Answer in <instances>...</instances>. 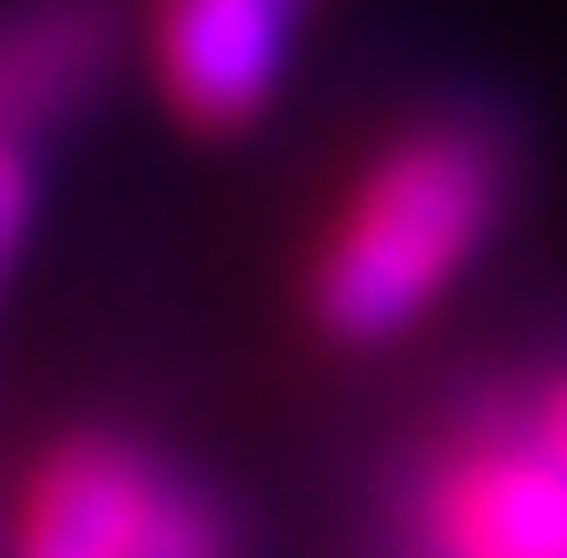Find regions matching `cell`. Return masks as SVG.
<instances>
[{
  "label": "cell",
  "mask_w": 567,
  "mask_h": 558,
  "mask_svg": "<svg viewBox=\"0 0 567 558\" xmlns=\"http://www.w3.org/2000/svg\"><path fill=\"white\" fill-rule=\"evenodd\" d=\"M509 209V134L443 117L401 134L368 175L318 259V326L351 350H384L476 267Z\"/></svg>",
  "instance_id": "1"
},
{
  "label": "cell",
  "mask_w": 567,
  "mask_h": 558,
  "mask_svg": "<svg viewBox=\"0 0 567 558\" xmlns=\"http://www.w3.org/2000/svg\"><path fill=\"white\" fill-rule=\"evenodd\" d=\"M9 558H243V525L209 475L92 425L34 467Z\"/></svg>",
  "instance_id": "2"
},
{
  "label": "cell",
  "mask_w": 567,
  "mask_h": 558,
  "mask_svg": "<svg viewBox=\"0 0 567 558\" xmlns=\"http://www.w3.org/2000/svg\"><path fill=\"white\" fill-rule=\"evenodd\" d=\"M425 558H567V451L543 417H501L434 467Z\"/></svg>",
  "instance_id": "3"
},
{
  "label": "cell",
  "mask_w": 567,
  "mask_h": 558,
  "mask_svg": "<svg viewBox=\"0 0 567 558\" xmlns=\"http://www.w3.org/2000/svg\"><path fill=\"white\" fill-rule=\"evenodd\" d=\"M301 0H159L151 59L184 125H250L284 84Z\"/></svg>",
  "instance_id": "4"
},
{
  "label": "cell",
  "mask_w": 567,
  "mask_h": 558,
  "mask_svg": "<svg viewBox=\"0 0 567 558\" xmlns=\"http://www.w3.org/2000/svg\"><path fill=\"white\" fill-rule=\"evenodd\" d=\"M117 0H18L0 9V142H34L117 68Z\"/></svg>",
  "instance_id": "5"
},
{
  "label": "cell",
  "mask_w": 567,
  "mask_h": 558,
  "mask_svg": "<svg viewBox=\"0 0 567 558\" xmlns=\"http://www.w3.org/2000/svg\"><path fill=\"white\" fill-rule=\"evenodd\" d=\"M25 226H34V151H25V142H0V276L18 259Z\"/></svg>",
  "instance_id": "6"
},
{
  "label": "cell",
  "mask_w": 567,
  "mask_h": 558,
  "mask_svg": "<svg viewBox=\"0 0 567 558\" xmlns=\"http://www.w3.org/2000/svg\"><path fill=\"white\" fill-rule=\"evenodd\" d=\"M543 425H550V442H559V451H567V384H559V392H550V401H543Z\"/></svg>",
  "instance_id": "7"
},
{
  "label": "cell",
  "mask_w": 567,
  "mask_h": 558,
  "mask_svg": "<svg viewBox=\"0 0 567 558\" xmlns=\"http://www.w3.org/2000/svg\"><path fill=\"white\" fill-rule=\"evenodd\" d=\"M301 9H309V0H301Z\"/></svg>",
  "instance_id": "8"
}]
</instances>
